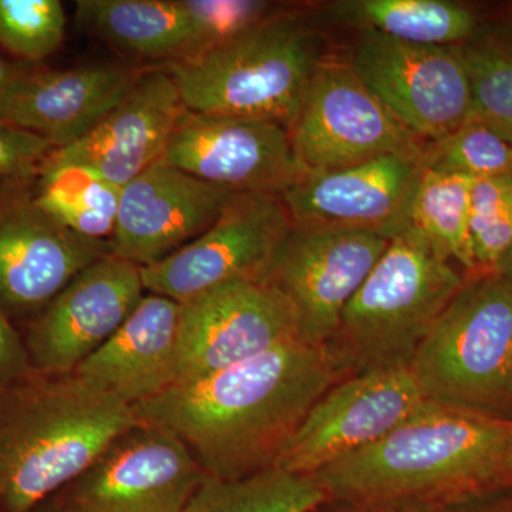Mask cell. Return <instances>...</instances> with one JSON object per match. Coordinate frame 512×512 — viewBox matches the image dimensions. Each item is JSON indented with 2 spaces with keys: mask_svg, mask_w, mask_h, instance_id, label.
Listing matches in <instances>:
<instances>
[{
  "mask_svg": "<svg viewBox=\"0 0 512 512\" xmlns=\"http://www.w3.org/2000/svg\"><path fill=\"white\" fill-rule=\"evenodd\" d=\"M181 3L200 29L205 52L282 10L281 6L265 0H181Z\"/></svg>",
  "mask_w": 512,
  "mask_h": 512,
  "instance_id": "31",
  "label": "cell"
},
{
  "mask_svg": "<svg viewBox=\"0 0 512 512\" xmlns=\"http://www.w3.org/2000/svg\"><path fill=\"white\" fill-rule=\"evenodd\" d=\"M141 70L93 64L69 70H29L0 109V121L66 147L82 138L136 82Z\"/></svg>",
  "mask_w": 512,
  "mask_h": 512,
  "instance_id": "20",
  "label": "cell"
},
{
  "mask_svg": "<svg viewBox=\"0 0 512 512\" xmlns=\"http://www.w3.org/2000/svg\"><path fill=\"white\" fill-rule=\"evenodd\" d=\"M234 195L161 158L121 188L111 252L140 268L157 264L204 234Z\"/></svg>",
  "mask_w": 512,
  "mask_h": 512,
  "instance_id": "16",
  "label": "cell"
},
{
  "mask_svg": "<svg viewBox=\"0 0 512 512\" xmlns=\"http://www.w3.org/2000/svg\"><path fill=\"white\" fill-rule=\"evenodd\" d=\"M421 160L397 154L339 170L306 171L282 192V201L295 224L372 229L392 237L404 225Z\"/></svg>",
  "mask_w": 512,
  "mask_h": 512,
  "instance_id": "19",
  "label": "cell"
},
{
  "mask_svg": "<svg viewBox=\"0 0 512 512\" xmlns=\"http://www.w3.org/2000/svg\"><path fill=\"white\" fill-rule=\"evenodd\" d=\"M320 10L333 25L417 45H463L481 32L477 13L450 0H336Z\"/></svg>",
  "mask_w": 512,
  "mask_h": 512,
  "instance_id": "23",
  "label": "cell"
},
{
  "mask_svg": "<svg viewBox=\"0 0 512 512\" xmlns=\"http://www.w3.org/2000/svg\"><path fill=\"white\" fill-rule=\"evenodd\" d=\"M299 339L298 315L275 286H218L181 303L177 383L197 382Z\"/></svg>",
  "mask_w": 512,
  "mask_h": 512,
  "instance_id": "11",
  "label": "cell"
},
{
  "mask_svg": "<svg viewBox=\"0 0 512 512\" xmlns=\"http://www.w3.org/2000/svg\"><path fill=\"white\" fill-rule=\"evenodd\" d=\"M55 148L45 137L0 121V194L35 184Z\"/></svg>",
  "mask_w": 512,
  "mask_h": 512,
  "instance_id": "32",
  "label": "cell"
},
{
  "mask_svg": "<svg viewBox=\"0 0 512 512\" xmlns=\"http://www.w3.org/2000/svg\"><path fill=\"white\" fill-rule=\"evenodd\" d=\"M328 500L313 474L272 466L237 480L205 476L184 512H312Z\"/></svg>",
  "mask_w": 512,
  "mask_h": 512,
  "instance_id": "26",
  "label": "cell"
},
{
  "mask_svg": "<svg viewBox=\"0 0 512 512\" xmlns=\"http://www.w3.org/2000/svg\"><path fill=\"white\" fill-rule=\"evenodd\" d=\"M180 316L181 303L147 293L74 373L130 406L153 399L177 383Z\"/></svg>",
  "mask_w": 512,
  "mask_h": 512,
  "instance_id": "21",
  "label": "cell"
},
{
  "mask_svg": "<svg viewBox=\"0 0 512 512\" xmlns=\"http://www.w3.org/2000/svg\"><path fill=\"white\" fill-rule=\"evenodd\" d=\"M346 377L328 345L299 339L133 407L183 441L205 476L237 480L275 466L313 404Z\"/></svg>",
  "mask_w": 512,
  "mask_h": 512,
  "instance_id": "1",
  "label": "cell"
},
{
  "mask_svg": "<svg viewBox=\"0 0 512 512\" xmlns=\"http://www.w3.org/2000/svg\"><path fill=\"white\" fill-rule=\"evenodd\" d=\"M204 477L183 441L143 423L73 481L64 512H184Z\"/></svg>",
  "mask_w": 512,
  "mask_h": 512,
  "instance_id": "13",
  "label": "cell"
},
{
  "mask_svg": "<svg viewBox=\"0 0 512 512\" xmlns=\"http://www.w3.org/2000/svg\"><path fill=\"white\" fill-rule=\"evenodd\" d=\"M326 56L319 30L282 9L220 46L163 67L187 110L271 121L289 131Z\"/></svg>",
  "mask_w": 512,
  "mask_h": 512,
  "instance_id": "5",
  "label": "cell"
},
{
  "mask_svg": "<svg viewBox=\"0 0 512 512\" xmlns=\"http://www.w3.org/2000/svg\"><path fill=\"white\" fill-rule=\"evenodd\" d=\"M366 508L457 504L512 481V420L427 402L372 446L313 474Z\"/></svg>",
  "mask_w": 512,
  "mask_h": 512,
  "instance_id": "2",
  "label": "cell"
},
{
  "mask_svg": "<svg viewBox=\"0 0 512 512\" xmlns=\"http://www.w3.org/2000/svg\"><path fill=\"white\" fill-rule=\"evenodd\" d=\"M427 402L409 367L346 377L313 404L275 466L316 474L383 439Z\"/></svg>",
  "mask_w": 512,
  "mask_h": 512,
  "instance_id": "12",
  "label": "cell"
},
{
  "mask_svg": "<svg viewBox=\"0 0 512 512\" xmlns=\"http://www.w3.org/2000/svg\"><path fill=\"white\" fill-rule=\"evenodd\" d=\"M495 512H512V508H505V510H498Z\"/></svg>",
  "mask_w": 512,
  "mask_h": 512,
  "instance_id": "37",
  "label": "cell"
},
{
  "mask_svg": "<svg viewBox=\"0 0 512 512\" xmlns=\"http://www.w3.org/2000/svg\"><path fill=\"white\" fill-rule=\"evenodd\" d=\"M80 28L138 59L177 62L205 52L197 23L181 0H79Z\"/></svg>",
  "mask_w": 512,
  "mask_h": 512,
  "instance_id": "22",
  "label": "cell"
},
{
  "mask_svg": "<svg viewBox=\"0 0 512 512\" xmlns=\"http://www.w3.org/2000/svg\"><path fill=\"white\" fill-rule=\"evenodd\" d=\"M348 62L424 143L441 140L471 119L470 79L456 46L417 45L359 32Z\"/></svg>",
  "mask_w": 512,
  "mask_h": 512,
  "instance_id": "10",
  "label": "cell"
},
{
  "mask_svg": "<svg viewBox=\"0 0 512 512\" xmlns=\"http://www.w3.org/2000/svg\"><path fill=\"white\" fill-rule=\"evenodd\" d=\"M289 134L296 157L312 173L397 154L421 157L427 147L360 80L348 60L330 56L313 73Z\"/></svg>",
  "mask_w": 512,
  "mask_h": 512,
  "instance_id": "7",
  "label": "cell"
},
{
  "mask_svg": "<svg viewBox=\"0 0 512 512\" xmlns=\"http://www.w3.org/2000/svg\"><path fill=\"white\" fill-rule=\"evenodd\" d=\"M471 185L473 180L463 175L421 165L404 211V225L420 232L467 275L477 274L470 235Z\"/></svg>",
  "mask_w": 512,
  "mask_h": 512,
  "instance_id": "25",
  "label": "cell"
},
{
  "mask_svg": "<svg viewBox=\"0 0 512 512\" xmlns=\"http://www.w3.org/2000/svg\"><path fill=\"white\" fill-rule=\"evenodd\" d=\"M470 235L477 272H491L512 245V175L473 180Z\"/></svg>",
  "mask_w": 512,
  "mask_h": 512,
  "instance_id": "30",
  "label": "cell"
},
{
  "mask_svg": "<svg viewBox=\"0 0 512 512\" xmlns=\"http://www.w3.org/2000/svg\"><path fill=\"white\" fill-rule=\"evenodd\" d=\"M0 512H3L2 510H0Z\"/></svg>",
  "mask_w": 512,
  "mask_h": 512,
  "instance_id": "39",
  "label": "cell"
},
{
  "mask_svg": "<svg viewBox=\"0 0 512 512\" xmlns=\"http://www.w3.org/2000/svg\"><path fill=\"white\" fill-rule=\"evenodd\" d=\"M185 113L177 84L163 66L141 70L113 110L79 140L55 148L47 161L84 165L123 188L164 158Z\"/></svg>",
  "mask_w": 512,
  "mask_h": 512,
  "instance_id": "18",
  "label": "cell"
},
{
  "mask_svg": "<svg viewBox=\"0 0 512 512\" xmlns=\"http://www.w3.org/2000/svg\"><path fill=\"white\" fill-rule=\"evenodd\" d=\"M140 266L110 254L74 276L30 330V359L43 375H72L146 295Z\"/></svg>",
  "mask_w": 512,
  "mask_h": 512,
  "instance_id": "15",
  "label": "cell"
},
{
  "mask_svg": "<svg viewBox=\"0 0 512 512\" xmlns=\"http://www.w3.org/2000/svg\"><path fill=\"white\" fill-rule=\"evenodd\" d=\"M409 369L430 402L512 420V281L467 275Z\"/></svg>",
  "mask_w": 512,
  "mask_h": 512,
  "instance_id": "6",
  "label": "cell"
},
{
  "mask_svg": "<svg viewBox=\"0 0 512 512\" xmlns=\"http://www.w3.org/2000/svg\"><path fill=\"white\" fill-rule=\"evenodd\" d=\"M389 242L390 237L372 229L292 222L264 281L291 302L302 340L328 345L343 309Z\"/></svg>",
  "mask_w": 512,
  "mask_h": 512,
  "instance_id": "9",
  "label": "cell"
},
{
  "mask_svg": "<svg viewBox=\"0 0 512 512\" xmlns=\"http://www.w3.org/2000/svg\"><path fill=\"white\" fill-rule=\"evenodd\" d=\"M456 49L471 84L470 120L480 121L512 143V36L481 29Z\"/></svg>",
  "mask_w": 512,
  "mask_h": 512,
  "instance_id": "27",
  "label": "cell"
},
{
  "mask_svg": "<svg viewBox=\"0 0 512 512\" xmlns=\"http://www.w3.org/2000/svg\"><path fill=\"white\" fill-rule=\"evenodd\" d=\"M421 165L470 180L512 175V143L490 127L468 120L456 131L427 144Z\"/></svg>",
  "mask_w": 512,
  "mask_h": 512,
  "instance_id": "28",
  "label": "cell"
},
{
  "mask_svg": "<svg viewBox=\"0 0 512 512\" xmlns=\"http://www.w3.org/2000/svg\"><path fill=\"white\" fill-rule=\"evenodd\" d=\"M26 72H28V69H25V67L9 63L8 60L0 56V109H2L10 93L13 92L16 84Z\"/></svg>",
  "mask_w": 512,
  "mask_h": 512,
  "instance_id": "34",
  "label": "cell"
},
{
  "mask_svg": "<svg viewBox=\"0 0 512 512\" xmlns=\"http://www.w3.org/2000/svg\"><path fill=\"white\" fill-rule=\"evenodd\" d=\"M143 423L133 406L76 373L30 379L0 414V510L32 511Z\"/></svg>",
  "mask_w": 512,
  "mask_h": 512,
  "instance_id": "3",
  "label": "cell"
},
{
  "mask_svg": "<svg viewBox=\"0 0 512 512\" xmlns=\"http://www.w3.org/2000/svg\"><path fill=\"white\" fill-rule=\"evenodd\" d=\"M467 274L403 225L340 315L328 343L349 376L409 367Z\"/></svg>",
  "mask_w": 512,
  "mask_h": 512,
  "instance_id": "4",
  "label": "cell"
},
{
  "mask_svg": "<svg viewBox=\"0 0 512 512\" xmlns=\"http://www.w3.org/2000/svg\"><path fill=\"white\" fill-rule=\"evenodd\" d=\"M66 35L59 0H0V47L22 62L55 55Z\"/></svg>",
  "mask_w": 512,
  "mask_h": 512,
  "instance_id": "29",
  "label": "cell"
},
{
  "mask_svg": "<svg viewBox=\"0 0 512 512\" xmlns=\"http://www.w3.org/2000/svg\"><path fill=\"white\" fill-rule=\"evenodd\" d=\"M292 228L281 195L235 194L204 234L141 268L147 293L184 303L239 281H264Z\"/></svg>",
  "mask_w": 512,
  "mask_h": 512,
  "instance_id": "8",
  "label": "cell"
},
{
  "mask_svg": "<svg viewBox=\"0 0 512 512\" xmlns=\"http://www.w3.org/2000/svg\"><path fill=\"white\" fill-rule=\"evenodd\" d=\"M383 510H389V511H384V512H423V511H416V510L396 511V510H393V508H383Z\"/></svg>",
  "mask_w": 512,
  "mask_h": 512,
  "instance_id": "36",
  "label": "cell"
},
{
  "mask_svg": "<svg viewBox=\"0 0 512 512\" xmlns=\"http://www.w3.org/2000/svg\"><path fill=\"white\" fill-rule=\"evenodd\" d=\"M494 272L512 281V245L508 249L507 254L504 255V258L501 259L500 264L494 269Z\"/></svg>",
  "mask_w": 512,
  "mask_h": 512,
  "instance_id": "35",
  "label": "cell"
},
{
  "mask_svg": "<svg viewBox=\"0 0 512 512\" xmlns=\"http://www.w3.org/2000/svg\"><path fill=\"white\" fill-rule=\"evenodd\" d=\"M33 185L0 194V299L16 309L50 303L110 244L64 228L33 197Z\"/></svg>",
  "mask_w": 512,
  "mask_h": 512,
  "instance_id": "17",
  "label": "cell"
},
{
  "mask_svg": "<svg viewBox=\"0 0 512 512\" xmlns=\"http://www.w3.org/2000/svg\"><path fill=\"white\" fill-rule=\"evenodd\" d=\"M164 160L235 194L281 195L306 173L285 127L190 110L175 127Z\"/></svg>",
  "mask_w": 512,
  "mask_h": 512,
  "instance_id": "14",
  "label": "cell"
},
{
  "mask_svg": "<svg viewBox=\"0 0 512 512\" xmlns=\"http://www.w3.org/2000/svg\"><path fill=\"white\" fill-rule=\"evenodd\" d=\"M32 190L37 204L64 228L110 244L119 215V185L84 165L46 160Z\"/></svg>",
  "mask_w": 512,
  "mask_h": 512,
  "instance_id": "24",
  "label": "cell"
},
{
  "mask_svg": "<svg viewBox=\"0 0 512 512\" xmlns=\"http://www.w3.org/2000/svg\"><path fill=\"white\" fill-rule=\"evenodd\" d=\"M26 353L20 343L18 333L10 326L8 319L0 311V373L20 372L25 366Z\"/></svg>",
  "mask_w": 512,
  "mask_h": 512,
  "instance_id": "33",
  "label": "cell"
},
{
  "mask_svg": "<svg viewBox=\"0 0 512 512\" xmlns=\"http://www.w3.org/2000/svg\"><path fill=\"white\" fill-rule=\"evenodd\" d=\"M510 18L512 20V5H511V8H510Z\"/></svg>",
  "mask_w": 512,
  "mask_h": 512,
  "instance_id": "38",
  "label": "cell"
}]
</instances>
